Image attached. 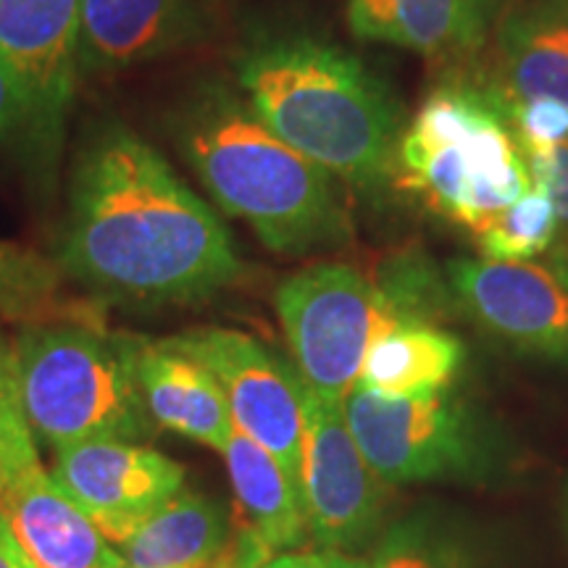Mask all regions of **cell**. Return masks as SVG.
I'll use <instances>...</instances> for the list:
<instances>
[{
  "label": "cell",
  "mask_w": 568,
  "mask_h": 568,
  "mask_svg": "<svg viewBox=\"0 0 568 568\" xmlns=\"http://www.w3.org/2000/svg\"><path fill=\"white\" fill-rule=\"evenodd\" d=\"M521 153L548 151L568 140V109L556 101H524L503 109Z\"/></svg>",
  "instance_id": "24"
},
{
  "label": "cell",
  "mask_w": 568,
  "mask_h": 568,
  "mask_svg": "<svg viewBox=\"0 0 568 568\" xmlns=\"http://www.w3.org/2000/svg\"><path fill=\"white\" fill-rule=\"evenodd\" d=\"M527 161L529 180L552 201L558 216V234L568 240V140L548 151L521 153Z\"/></svg>",
  "instance_id": "25"
},
{
  "label": "cell",
  "mask_w": 568,
  "mask_h": 568,
  "mask_svg": "<svg viewBox=\"0 0 568 568\" xmlns=\"http://www.w3.org/2000/svg\"><path fill=\"white\" fill-rule=\"evenodd\" d=\"M32 276L34 272L24 264V258L17 251L0 245V303L24 295L30 290Z\"/></svg>",
  "instance_id": "28"
},
{
  "label": "cell",
  "mask_w": 568,
  "mask_h": 568,
  "mask_svg": "<svg viewBox=\"0 0 568 568\" xmlns=\"http://www.w3.org/2000/svg\"><path fill=\"white\" fill-rule=\"evenodd\" d=\"M0 61L24 95L32 140L53 145L80 74V0H0Z\"/></svg>",
  "instance_id": "12"
},
{
  "label": "cell",
  "mask_w": 568,
  "mask_h": 568,
  "mask_svg": "<svg viewBox=\"0 0 568 568\" xmlns=\"http://www.w3.org/2000/svg\"><path fill=\"white\" fill-rule=\"evenodd\" d=\"M0 514L32 568H124L122 552L42 468L0 500Z\"/></svg>",
  "instance_id": "13"
},
{
  "label": "cell",
  "mask_w": 568,
  "mask_h": 568,
  "mask_svg": "<svg viewBox=\"0 0 568 568\" xmlns=\"http://www.w3.org/2000/svg\"><path fill=\"white\" fill-rule=\"evenodd\" d=\"M51 477L113 545H122L180 493L184 468L153 447L95 439L55 453Z\"/></svg>",
  "instance_id": "11"
},
{
  "label": "cell",
  "mask_w": 568,
  "mask_h": 568,
  "mask_svg": "<svg viewBox=\"0 0 568 568\" xmlns=\"http://www.w3.org/2000/svg\"><path fill=\"white\" fill-rule=\"evenodd\" d=\"M500 6L503 0H347V24L358 40L450 59L485 45Z\"/></svg>",
  "instance_id": "14"
},
{
  "label": "cell",
  "mask_w": 568,
  "mask_h": 568,
  "mask_svg": "<svg viewBox=\"0 0 568 568\" xmlns=\"http://www.w3.org/2000/svg\"><path fill=\"white\" fill-rule=\"evenodd\" d=\"M566 3H568V0H566Z\"/></svg>",
  "instance_id": "31"
},
{
  "label": "cell",
  "mask_w": 568,
  "mask_h": 568,
  "mask_svg": "<svg viewBox=\"0 0 568 568\" xmlns=\"http://www.w3.org/2000/svg\"><path fill=\"white\" fill-rule=\"evenodd\" d=\"M395 184L477 232L531 187L506 113L487 90L439 88L406 124Z\"/></svg>",
  "instance_id": "5"
},
{
  "label": "cell",
  "mask_w": 568,
  "mask_h": 568,
  "mask_svg": "<svg viewBox=\"0 0 568 568\" xmlns=\"http://www.w3.org/2000/svg\"><path fill=\"white\" fill-rule=\"evenodd\" d=\"M230 514L216 497L180 489L124 539V568H230Z\"/></svg>",
  "instance_id": "18"
},
{
  "label": "cell",
  "mask_w": 568,
  "mask_h": 568,
  "mask_svg": "<svg viewBox=\"0 0 568 568\" xmlns=\"http://www.w3.org/2000/svg\"><path fill=\"white\" fill-rule=\"evenodd\" d=\"M237 82L255 116L326 174L366 195L395 184L400 103L353 53L301 34L266 40L237 61Z\"/></svg>",
  "instance_id": "2"
},
{
  "label": "cell",
  "mask_w": 568,
  "mask_h": 568,
  "mask_svg": "<svg viewBox=\"0 0 568 568\" xmlns=\"http://www.w3.org/2000/svg\"><path fill=\"white\" fill-rule=\"evenodd\" d=\"M0 568H32L3 514H0Z\"/></svg>",
  "instance_id": "29"
},
{
  "label": "cell",
  "mask_w": 568,
  "mask_h": 568,
  "mask_svg": "<svg viewBox=\"0 0 568 568\" xmlns=\"http://www.w3.org/2000/svg\"><path fill=\"white\" fill-rule=\"evenodd\" d=\"M261 568H368V560L345 556V552L339 550L287 552V556L272 558Z\"/></svg>",
  "instance_id": "27"
},
{
  "label": "cell",
  "mask_w": 568,
  "mask_h": 568,
  "mask_svg": "<svg viewBox=\"0 0 568 568\" xmlns=\"http://www.w3.org/2000/svg\"><path fill=\"white\" fill-rule=\"evenodd\" d=\"M460 364L464 343L443 326L385 318L368 345L358 382L389 395H437L456 379Z\"/></svg>",
  "instance_id": "19"
},
{
  "label": "cell",
  "mask_w": 568,
  "mask_h": 568,
  "mask_svg": "<svg viewBox=\"0 0 568 568\" xmlns=\"http://www.w3.org/2000/svg\"><path fill=\"white\" fill-rule=\"evenodd\" d=\"M474 234L487 261H535L556 245L558 216L550 197L531 184L527 195L495 213Z\"/></svg>",
  "instance_id": "21"
},
{
  "label": "cell",
  "mask_w": 568,
  "mask_h": 568,
  "mask_svg": "<svg viewBox=\"0 0 568 568\" xmlns=\"http://www.w3.org/2000/svg\"><path fill=\"white\" fill-rule=\"evenodd\" d=\"M458 308L487 335L568 364V253L550 261L458 258L447 264Z\"/></svg>",
  "instance_id": "10"
},
{
  "label": "cell",
  "mask_w": 568,
  "mask_h": 568,
  "mask_svg": "<svg viewBox=\"0 0 568 568\" xmlns=\"http://www.w3.org/2000/svg\"><path fill=\"white\" fill-rule=\"evenodd\" d=\"M27 126H30V111H27L24 95L9 67L0 61V138H9Z\"/></svg>",
  "instance_id": "26"
},
{
  "label": "cell",
  "mask_w": 568,
  "mask_h": 568,
  "mask_svg": "<svg viewBox=\"0 0 568 568\" xmlns=\"http://www.w3.org/2000/svg\"><path fill=\"white\" fill-rule=\"evenodd\" d=\"M382 297H385L387 322L397 324H437L447 316V311L456 303L450 282L439 280V274L432 266L424 264V258H397L393 266H387L376 280Z\"/></svg>",
  "instance_id": "23"
},
{
  "label": "cell",
  "mask_w": 568,
  "mask_h": 568,
  "mask_svg": "<svg viewBox=\"0 0 568 568\" xmlns=\"http://www.w3.org/2000/svg\"><path fill=\"white\" fill-rule=\"evenodd\" d=\"M274 305L303 385L345 400L387 318L376 282L353 266L316 264L287 276L276 287Z\"/></svg>",
  "instance_id": "6"
},
{
  "label": "cell",
  "mask_w": 568,
  "mask_h": 568,
  "mask_svg": "<svg viewBox=\"0 0 568 568\" xmlns=\"http://www.w3.org/2000/svg\"><path fill=\"white\" fill-rule=\"evenodd\" d=\"M368 568H479L456 531L426 514L403 518L382 535Z\"/></svg>",
  "instance_id": "22"
},
{
  "label": "cell",
  "mask_w": 568,
  "mask_h": 568,
  "mask_svg": "<svg viewBox=\"0 0 568 568\" xmlns=\"http://www.w3.org/2000/svg\"><path fill=\"white\" fill-rule=\"evenodd\" d=\"M487 92L500 109L524 101H556L568 109L566 0H531L503 19Z\"/></svg>",
  "instance_id": "15"
},
{
  "label": "cell",
  "mask_w": 568,
  "mask_h": 568,
  "mask_svg": "<svg viewBox=\"0 0 568 568\" xmlns=\"http://www.w3.org/2000/svg\"><path fill=\"white\" fill-rule=\"evenodd\" d=\"M187 0H80V71L111 74L190 42Z\"/></svg>",
  "instance_id": "16"
},
{
  "label": "cell",
  "mask_w": 568,
  "mask_h": 568,
  "mask_svg": "<svg viewBox=\"0 0 568 568\" xmlns=\"http://www.w3.org/2000/svg\"><path fill=\"white\" fill-rule=\"evenodd\" d=\"M222 453L247 529L272 552L301 548L308 535L305 500L280 460L240 429L232 432Z\"/></svg>",
  "instance_id": "20"
},
{
  "label": "cell",
  "mask_w": 568,
  "mask_h": 568,
  "mask_svg": "<svg viewBox=\"0 0 568 568\" xmlns=\"http://www.w3.org/2000/svg\"><path fill=\"white\" fill-rule=\"evenodd\" d=\"M564 506H566V527H568V487H566V503H564Z\"/></svg>",
  "instance_id": "30"
},
{
  "label": "cell",
  "mask_w": 568,
  "mask_h": 568,
  "mask_svg": "<svg viewBox=\"0 0 568 568\" xmlns=\"http://www.w3.org/2000/svg\"><path fill=\"white\" fill-rule=\"evenodd\" d=\"M303 500L322 550L366 545L387 510V485L372 471L347 426L343 400L303 385Z\"/></svg>",
  "instance_id": "9"
},
{
  "label": "cell",
  "mask_w": 568,
  "mask_h": 568,
  "mask_svg": "<svg viewBox=\"0 0 568 568\" xmlns=\"http://www.w3.org/2000/svg\"><path fill=\"white\" fill-rule=\"evenodd\" d=\"M138 382L151 422L224 450L234 422L222 385L172 339H140Z\"/></svg>",
  "instance_id": "17"
},
{
  "label": "cell",
  "mask_w": 568,
  "mask_h": 568,
  "mask_svg": "<svg viewBox=\"0 0 568 568\" xmlns=\"http://www.w3.org/2000/svg\"><path fill=\"white\" fill-rule=\"evenodd\" d=\"M176 142L219 209L251 224L268 251L303 255L351 234L332 174L276 138L224 84L190 98Z\"/></svg>",
  "instance_id": "3"
},
{
  "label": "cell",
  "mask_w": 568,
  "mask_h": 568,
  "mask_svg": "<svg viewBox=\"0 0 568 568\" xmlns=\"http://www.w3.org/2000/svg\"><path fill=\"white\" fill-rule=\"evenodd\" d=\"M169 339L216 376L234 429L266 447L303 493V382L295 368L261 339L224 326H197Z\"/></svg>",
  "instance_id": "8"
},
{
  "label": "cell",
  "mask_w": 568,
  "mask_h": 568,
  "mask_svg": "<svg viewBox=\"0 0 568 568\" xmlns=\"http://www.w3.org/2000/svg\"><path fill=\"white\" fill-rule=\"evenodd\" d=\"M140 337L88 324L27 326L13 345L21 406L34 439L55 453L95 439H145Z\"/></svg>",
  "instance_id": "4"
},
{
  "label": "cell",
  "mask_w": 568,
  "mask_h": 568,
  "mask_svg": "<svg viewBox=\"0 0 568 568\" xmlns=\"http://www.w3.org/2000/svg\"><path fill=\"white\" fill-rule=\"evenodd\" d=\"M61 264L126 305L209 301L243 274L222 219L126 126H105L77 161Z\"/></svg>",
  "instance_id": "1"
},
{
  "label": "cell",
  "mask_w": 568,
  "mask_h": 568,
  "mask_svg": "<svg viewBox=\"0 0 568 568\" xmlns=\"http://www.w3.org/2000/svg\"><path fill=\"white\" fill-rule=\"evenodd\" d=\"M343 410L361 456L387 487L464 477L477 466L471 418L445 393L403 397L355 382Z\"/></svg>",
  "instance_id": "7"
}]
</instances>
